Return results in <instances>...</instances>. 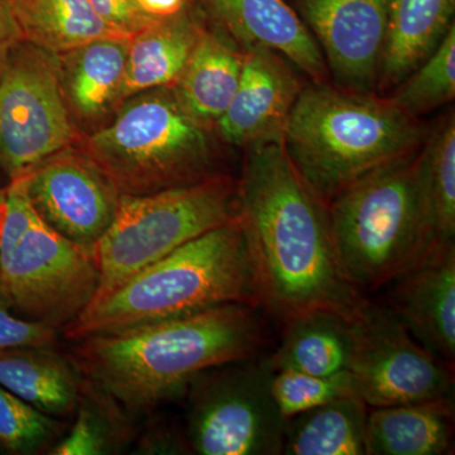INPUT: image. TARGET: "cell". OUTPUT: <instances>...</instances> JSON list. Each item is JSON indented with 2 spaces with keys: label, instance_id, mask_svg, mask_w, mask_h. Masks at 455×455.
<instances>
[{
  "label": "cell",
  "instance_id": "21",
  "mask_svg": "<svg viewBox=\"0 0 455 455\" xmlns=\"http://www.w3.org/2000/svg\"><path fill=\"white\" fill-rule=\"evenodd\" d=\"M204 29L185 9L160 18L130 38L122 100L175 85Z\"/></svg>",
  "mask_w": 455,
  "mask_h": 455
},
{
  "label": "cell",
  "instance_id": "27",
  "mask_svg": "<svg viewBox=\"0 0 455 455\" xmlns=\"http://www.w3.org/2000/svg\"><path fill=\"white\" fill-rule=\"evenodd\" d=\"M416 173L436 243L455 236V118L435 125L416 154Z\"/></svg>",
  "mask_w": 455,
  "mask_h": 455
},
{
  "label": "cell",
  "instance_id": "17",
  "mask_svg": "<svg viewBox=\"0 0 455 455\" xmlns=\"http://www.w3.org/2000/svg\"><path fill=\"white\" fill-rule=\"evenodd\" d=\"M454 419V397L370 409L367 455L451 454Z\"/></svg>",
  "mask_w": 455,
  "mask_h": 455
},
{
  "label": "cell",
  "instance_id": "11",
  "mask_svg": "<svg viewBox=\"0 0 455 455\" xmlns=\"http://www.w3.org/2000/svg\"><path fill=\"white\" fill-rule=\"evenodd\" d=\"M353 325L348 372L368 409L454 397V366L421 346L390 307L364 299Z\"/></svg>",
  "mask_w": 455,
  "mask_h": 455
},
{
  "label": "cell",
  "instance_id": "19",
  "mask_svg": "<svg viewBox=\"0 0 455 455\" xmlns=\"http://www.w3.org/2000/svg\"><path fill=\"white\" fill-rule=\"evenodd\" d=\"M284 324L283 340L268 357L275 371L333 376L349 370L355 350L353 315L314 309L290 316Z\"/></svg>",
  "mask_w": 455,
  "mask_h": 455
},
{
  "label": "cell",
  "instance_id": "28",
  "mask_svg": "<svg viewBox=\"0 0 455 455\" xmlns=\"http://www.w3.org/2000/svg\"><path fill=\"white\" fill-rule=\"evenodd\" d=\"M392 103L416 118L451 103L455 98V25L423 64L398 84Z\"/></svg>",
  "mask_w": 455,
  "mask_h": 455
},
{
  "label": "cell",
  "instance_id": "2",
  "mask_svg": "<svg viewBox=\"0 0 455 455\" xmlns=\"http://www.w3.org/2000/svg\"><path fill=\"white\" fill-rule=\"evenodd\" d=\"M259 307L212 309L74 341L70 357L86 379L143 415L185 396L197 374L259 355L263 325Z\"/></svg>",
  "mask_w": 455,
  "mask_h": 455
},
{
  "label": "cell",
  "instance_id": "20",
  "mask_svg": "<svg viewBox=\"0 0 455 455\" xmlns=\"http://www.w3.org/2000/svg\"><path fill=\"white\" fill-rule=\"evenodd\" d=\"M130 37L90 41L59 56L62 92L68 109L94 121L122 101Z\"/></svg>",
  "mask_w": 455,
  "mask_h": 455
},
{
  "label": "cell",
  "instance_id": "29",
  "mask_svg": "<svg viewBox=\"0 0 455 455\" xmlns=\"http://www.w3.org/2000/svg\"><path fill=\"white\" fill-rule=\"evenodd\" d=\"M65 430L59 419L38 411L0 385V447L7 453H47Z\"/></svg>",
  "mask_w": 455,
  "mask_h": 455
},
{
  "label": "cell",
  "instance_id": "15",
  "mask_svg": "<svg viewBox=\"0 0 455 455\" xmlns=\"http://www.w3.org/2000/svg\"><path fill=\"white\" fill-rule=\"evenodd\" d=\"M390 309L421 346L454 366L455 243L434 244L395 278Z\"/></svg>",
  "mask_w": 455,
  "mask_h": 455
},
{
  "label": "cell",
  "instance_id": "10",
  "mask_svg": "<svg viewBox=\"0 0 455 455\" xmlns=\"http://www.w3.org/2000/svg\"><path fill=\"white\" fill-rule=\"evenodd\" d=\"M76 140L59 56L20 42L0 76V175L22 178Z\"/></svg>",
  "mask_w": 455,
  "mask_h": 455
},
{
  "label": "cell",
  "instance_id": "16",
  "mask_svg": "<svg viewBox=\"0 0 455 455\" xmlns=\"http://www.w3.org/2000/svg\"><path fill=\"white\" fill-rule=\"evenodd\" d=\"M206 7L244 50L265 47L283 56L314 83L329 76L319 44L284 0H205Z\"/></svg>",
  "mask_w": 455,
  "mask_h": 455
},
{
  "label": "cell",
  "instance_id": "22",
  "mask_svg": "<svg viewBox=\"0 0 455 455\" xmlns=\"http://www.w3.org/2000/svg\"><path fill=\"white\" fill-rule=\"evenodd\" d=\"M455 0H388L387 36L379 84L392 88L431 55L451 25Z\"/></svg>",
  "mask_w": 455,
  "mask_h": 455
},
{
  "label": "cell",
  "instance_id": "25",
  "mask_svg": "<svg viewBox=\"0 0 455 455\" xmlns=\"http://www.w3.org/2000/svg\"><path fill=\"white\" fill-rule=\"evenodd\" d=\"M23 41L62 55L90 41L125 37L114 31L89 0H12Z\"/></svg>",
  "mask_w": 455,
  "mask_h": 455
},
{
  "label": "cell",
  "instance_id": "23",
  "mask_svg": "<svg viewBox=\"0 0 455 455\" xmlns=\"http://www.w3.org/2000/svg\"><path fill=\"white\" fill-rule=\"evenodd\" d=\"M244 53L226 38L203 31L173 92L204 128L217 125L241 79Z\"/></svg>",
  "mask_w": 455,
  "mask_h": 455
},
{
  "label": "cell",
  "instance_id": "7",
  "mask_svg": "<svg viewBox=\"0 0 455 455\" xmlns=\"http://www.w3.org/2000/svg\"><path fill=\"white\" fill-rule=\"evenodd\" d=\"M99 271L92 254L41 220L20 178L5 187L0 287L12 309L61 331L94 299Z\"/></svg>",
  "mask_w": 455,
  "mask_h": 455
},
{
  "label": "cell",
  "instance_id": "4",
  "mask_svg": "<svg viewBox=\"0 0 455 455\" xmlns=\"http://www.w3.org/2000/svg\"><path fill=\"white\" fill-rule=\"evenodd\" d=\"M423 130L390 98L314 83L284 127V151L325 205L371 171L418 151Z\"/></svg>",
  "mask_w": 455,
  "mask_h": 455
},
{
  "label": "cell",
  "instance_id": "30",
  "mask_svg": "<svg viewBox=\"0 0 455 455\" xmlns=\"http://www.w3.org/2000/svg\"><path fill=\"white\" fill-rule=\"evenodd\" d=\"M272 391L286 421L293 416L343 397H355L348 371L315 376L299 371H275Z\"/></svg>",
  "mask_w": 455,
  "mask_h": 455
},
{
  "label": "cell",
  "instance_id": "9",
  "mask_svg": "<svg viewBox=\"0 0 455 455\" xmlns=\"http://www.w3.org/2000/svg\"><path fill=\"white\" fill-rule=\"evenodd\" d=\"M274 374L269 358L259 355L197 374L185 394L191 453L283 454L286 419L272 391Z\"/></svg>",
  "mask_w": 455,
  "mask_h": 455
},
{
  "label": "cell",
  "instance_id": "26",
  "mask_svg": "<svg viewBox=\"0 0 455 455\" xmlns=\"http://www.w3.org/2000/svg\"><path fill=\"white\" fill-rule=\"evenodd\" d=\"M74 414L71 429L66 431L46 454H122L136 439V416L85 376Z\"/></svg>",
  "mask_w": 455,
  "mask_h": 455
},
{
  "label": "cell",
  "instance_id": "33",
  "mask_svg": "<svg viewBox=\"0 0 455 455\" xmlns=\"http://www.w3.org/2000/svg\"><path fill=\"white\" fill-rule=\"evenodd\" d=\"M136 454L191 453L187 434L167 424H154L137 439Z\"/></svg>",
  "mask_w": 455,
  "mask_h": 455
},
{
  "label": "cell",
  "instance_id": "36",
  "mask_svg": "<svg viewBox=\"0 0 455 455\" xmlns=\"http://www.w3.org/2000/svg\"><path fill=\"white\" fill-rule=\"evenodd\" d=\"M5 217V187H0V238Z\"/></svg>",
  "mask_w": 455,
  "mask_h": 455
},
{
  "label": "cell",
  "instance_id": "32",
  "mask_svg": "<svg viewBox=\"0 0 455 455\" xmlns=\"http://www.w3.org/2000/svg\"><path fill=\"white\" fill-rule=\"evenodd\" d=\"M90 4L114 31L132 37L160 18L147 14L139 0H89Z\"/></svg>",
  "mask_w": 455,
  "mask_h": 455
},
{
  "label": "cell",
  "instance_id": "1",
  "mask_svg": "<svg viewBox=\"0 0 455 455\" xmlns=\"http://www.w3.org/2000/svg\"><path fill=\"white\" fill-rule=\"evenodd\" d=\"M238 202L266 309L283 322L314 309L355 314L364 298L341 274L326 205L283 142L248 147Z\"/></svg>",
  "mask_w": 455,
  "mask_h": 455
},
{
  "label": "cell",
  "instance_id": "13",
  "mask_svg": "<svg viewBox=\"0 0 455 455\" xmlns=\"http://www.w3.org/2000/svg\"><path fill=\"white\" fill-rule=\"evenodd\" d=\"M304 23L340 89L372 94L379 84L388 0H298Z\"/></svg>",
  "mask_w": 455,
  "mask_h": 455
},
{
  "label": "cell",
  "instance_id": "5",
  "mask_svg": "<svg viewBox=\"0 0 455 455\" xmlns=\"http://www.w3.org/2000/svg\"><path fill=\"white\" fill-rule=\"evenodd\" d=\"M416 154L371 171L326 205L338 265L359 292L391 283L436 244L416 173Z\"/></svg>",
  "mask_w": 455,
  "mask_h": 455
},
{
  "label": "cell",
  "instance_id": "24",
  "mask_svg": "<svg viewBox=\"0 0 455 455\" xmlns=\"http://www.w3.org/2000/svg\"><path fill=\"white\" fill-rule=\"evenodd\" d=\"M368 407L343 397L286 421L284 455H367Z\"/></svg>",
  "mask_w": 455,
  "mask_h": 455
},
{
  "label": "cell",
  "instance_id": "18",
  "mask_svg": "<svg viewBox=\"0 0 455 455\" xmlns=\"http://www.w3.org/2000/svg\"><path fill=\"white\" fill-rule=\"evenodd\" d=\"M83 381L74 359L53 347L0 350V385L52 418L74 415Z\"/></svg>",
  "mask_w": 455,
  "mask_h": 455
},
{
  "label": "cell",
  "instance_id": "8",
  "mask_svg": "<svg viewBox=\"0 0 455 455\" xmlns=\"http://www.w3.org/2000/svg\"><path fill=\"white\" fill-rule=\"evenodd\" d=\"M238 211V184L224 175L145 196L122 194L112 226L92 250L99 271L92 301L181 245L235 220Z\"/></svg>",
  "mask_w": 455,
  "mask_h": 455
},
{
  "label": "cell",
  "instance_id": "3",
  "mask_svg": "<svg viewBox=\"0 0 455 455\" xmlns=\"http://www.w3.org/2000/svg\"><path fill=\"white\" fill-rule=\"evenodd\" d=\"M227 304L263 307L259 274L238 217L90 302L61 331L65 339L77 341Z\"/></svg>",
  "mask_w": 455,
  "mask_h": 455
},
{
  "label": "cell",
  "instance_id": "14",
  "mask_svg": "<svg viewBox=\"0 0 455 455\" xmlns=\"http://www.w3.org/2000/svg\"><path fill=\"white\" fill-rule=\"evenodd\" d=\"M302 88L295 68L265 47L244 51L241 79L215 127L221 139L248 147L283 142L284 127Z\"/></svg>",
  "mask_w": 455,
  "mask_h": 455
},
{
  "label": "cell",
  "instance_id": "12",
  "mask_svg": "<svg viewBox=\"0 0 455 455\" xmlns=\"http://www.w3.org/2000/svg\"><path fill=\"white\" fill-rule=\"evenodd\" d=\"M41 220L92 254L112 226L122 193L82 149L71 147L22 176Z\"/></svg>",
  "mask_w": 455,
  "mask_h": 455
},
{
  "label": "cell",
  "instance_id": "35",
  "mask_svg": "<svg viewBox=\"0 0 455 455\" xmlns=\"http://www.w3.org/2000/svg\"><path fill=\"white\" fill-rule=\"evenodd\" d=\"M147 14L155 18L175 16L185 8L187 0H139Z\"/></svg>",
  "mask_w": 455,
  "mask_h": 455
},
{
  "label": "cell",
  "instance_id": "31",
  "mask_svg": "<svg viewBox=\"0 0 455 455\" xmlns=\"http://www.w3.org/2000/svg\"><path fill=\"white\" fill-rule=\"evenodd\" d=\"M0 287V350L16 347H53L59 331L44 323L18 317Z\"/></svg>",
  "mask_w": 455,
  "mask_h": 455
},
{
  "label": "cell",
  "instance_id": "34",
  "mask_svg": "<svg viewBox=\"0 0 455 455\" xmlns=\"http://www.w3.org/2000/svg\"><path fill=\"white\" fill-rule=\"evenodd\" d=\"M22 41L12 0H0V76L12 52Z\"/></svg>",
  "mask_w": 455,
  "mask_h": 455
},
{
  "label": "cell",
  "instance_id": "6",
  "mask_svg": "<svg viewBox=\"0 0 455 455\" xmlns=\"http://www.w3.org/2000/svg\"><path fill=\"white\" fill-rule=\"evenodd\" d=\"M79 149L125 196H145L220 176L214 172L208 130L188 116L167 88L132 100L112 124L86 137Z\"/></svg>",
  "mask_w": 455,
  "mask_h": 455
}]
</instances>
